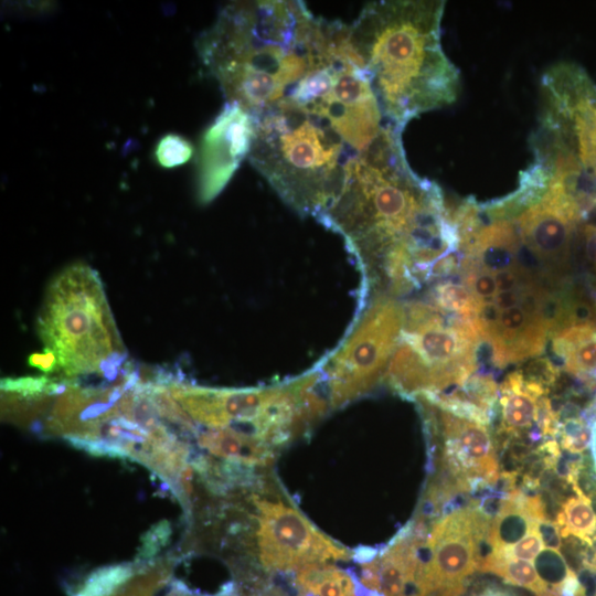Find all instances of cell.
<instances>
[{
    "instance_id": "cell-1",
    "label": "cell",
    "mask_w": 596,
    "mask_h": 596,
    "mask_svg": "<svg viewBox=\"0 0 596 596\" xmlns=\"http://www.w3.org/2000/svg\"><path fill=\"white\" fill-rule=\"evenodd\" d=\"M402 132L390 124L349 161L341 190L320 221L344 237L366 291L381 276H428L459 249L453 211L440 187L409 168Z\"/></svg>"
},
{
    "instance_id": "cell-2",
    "label": "cell",
    "mask_w": 596,
    "mask_h": 596,
    "mask_svg": "<svg viewBox=\"0 0 596 596\" xmlns=\"http://www.w3.org/2000/svg\"><path fill=\"white\" fill-rule=\"evenodd\" d=\"M454 216L459 258L448 276L472 297V322L492 368L540 356L547 340L572 321V290L549 281L512 217L489 216L471 198Z\"/></svg>"
},
{
    "instance_id": "cell-3",
    "label": "cell",
    "mask_w": 596,
    "mask_h": 596,
    "mask_svg": "<svg viewBox=\"0 0 596 596\" xmlns=\"http://www.w3.org/2000/svg\"><path fill=\"white\" fill-rule=\"evenodd\" d=\"M336 23L315 17L302 1H237L200 36L198 52L227 103L254 117L324 58Z\"/></svg>"
},
{
    "instance_id": "cell-4",
    "label": "cell",
    "mask_w": 596,
    "mask_h": 596,
    "mask_svg": "<svg viewBox=\"0 0 596 596\" xmlns=\"http://www.w3.org/2000/svg\"><path fill=\"white\" fill-rule=\"evenodd\" d=\"M443 0L366 3L347 42L386 120L404 129L419 115L456 102L460 72L441 45Z\"/></svg>"
},
{
    "instance_id": "cell-5",
    "label": "cell",
    "mask_w": 596,
    "mask_h": 596,
    "mask_svg": "<svg viewBox=\"0 0 596 596\" xmlns=\"http://www.w3.org/2000/svg\"><path fill=\"white\" fill-rule=\"evenodd\" d=\"M253 118L251 163L287 204L320 222L361 151L311 102L285 96Z\"/></svg>"
},
{
    "instance_id": "cell-6",
    "label": "cell",
    "mask_w": 596,
    "mask_h": 596,
    "mask_svg": "<svg viewBox=\"0 0 596 596\" xmlns=\"http://www.w3.org/2000/svg\"><path fill=\"white\" fill-rule=\"evenodd\" d=\"M38 332L66 380L95 375L115 381L128 364L102 280L86 264H73L52 280Z\"/></svg>"
},
{
    "instance_id": "cell-7",
    "label": "cell",
    "mask_w": 596,
    "mask_h": 596,
    "mask_svg": "<svg viewBox=\"0 0 596 596\" xmlns=\"http://www.w3.org/2000/svg\"><path fill=\"white\" fill-rule=\"evenodd\" d=\"M166 380L171 395L198 428L235 429L277 449L323 415L313 373L266 389L195 386L173 380L172 373H167Z\"/></svg>"
},
{
    "instance_id": "cell-8",
    "label": "cell",
    "mask_w": 596,
    "mask_h": 596,
    "mask_svg": "<svg viewBox=\"0 0 596 596\" xmlns=\"http://www.w3.org/2000/svg\"><path fill=\"white\" fill-rule=\"evenodd\" d=\"M403 307V329L385 375L396 393L426 397L460 386L479 372L481 340L471 321L428 302Z\"/></svg>"
},
{
    "instance_id": "cell-9",
    "label": "cell",
    "mask_w": 596,
    "mask_h": 596,
    "mask_svg": "<svg viewBox=\"0 0 596 596\" xmlns=\"http://www.w3.org/2000/svg\"><path fill=\"white\" fill-rule=\"evenodd\" d=\"M541 97L533 153L596 179V84L582 66L560 62L542 75Z\"/></svg>"
},
{
    "instance_id": "cell-10",
    "label": "cell",
    "mask_w": 596,
    "mask_h": 596,
    "mask_svg": "<svg viewBox=\"0 0 596 596\" xmlns=\"http://www.w3.org/2000/svg\"><path fill=\"white\" fill-rule=\"evenodd\" d=\"M263 475L257 477L246 499L252 523L253 553L270 573L299 571L315 563L348 561L353 554L319 531Z\"/></svg>"
},
{
    "instance_id": "cell-11",
    "label": "cell",
    "mask_w": 596,
    "mask_h": 596,
    "mask_svg": "<svg viewBox=\"0 0 596 596\" xmlns=\"http://www.w3.org/2000/svg\"><path fill=\"white\" fill-rule=\"evenodd\" d=\"M404 323V307L376 298L340 349L321 369L330 408L366 394L385 379Z\"/></svg>"
},
{
    "instance_id": "cell-12",
    "label": "cell",
    "mask_w": 596,
    "mask_h": 596,
    "mask_svg": "<svg viewBox=\"0 0 596 596\" xmlns=\"http://www.w3.org/2000/svg\"><path fill=\"white\" fill-rule=\"evenodd\" d=\"M424 414L437 475L447 476L468 491L496 485L500 478L497 447L488 425L464 418L417 400Z\"/></svg>"
},
{
    "instance_id": "cell-13",
    "label": "cell",
    "mask_w": 596,
    "mask_h": 596,
    "mask_svg": "<svg viewBox=\"0 0 596 596\" xmlns=\"http://www.w3.org/2000/svg\"><path fill=\"white\" fill-rule=\"evenodd\" d=\"M490 517L476 501L445 513L427 531L415 584H464L478 570ZM413 586V587H414Z\"/></svg>"
},
{
    "instance_id": "cell-14",
    "label": "cell",
    "mask_w": 596,
    "mask_h": 596,
    "mask_svg": "<svg viewBox=\"0 0 596 596\" xmlns=\"http://www.w3.org/2000/svg\"><path fill=\"white\" fill-rule=\"evenodd\" d=\"M255 123L237 104L226 103L202 135L198 153V198L214 200L249 155Z\"/></svg>"
},
{
    "instance_id": "cell-15",
    "label": "cell",
    "mask_w": 596,
    "mask_h": 596,
    "mask_svg": "<svg viewBox=\"0 0 596 596\" xmlns=\"http://www.w3.org/2000/svg\"><path fill=\"white\" fill-rule=\"evenodd\" d=\"M428 529L414 520L379 555L363 562L362 585L381 596H406L414 586Z\"/></svg>"
},
{
    "instance_id": "cell-16",
    "label": "cell",
    "mask_w": 596,
    "mask_h": 596,
    "mask_svg": "<svg viewBox=\"0 0 596 596\" xmlns=\"http://www.w3.org/2000/svg\"><path fill=\"white\" fill-rule=\"evenodd\" d=\"M545 520L549 519L540 496H526L520 489H512L491 520L486 540L491 550L489 553L496 554L511 547Z\"/></svg>"
},
{
    "instance_id": "cell-17",
    "label": "cell",
    "mask_w": 596,
    "mask_h": 596,
    "mask_svg": "<svg viewBox=\"0 0 596 596\" xmlns=\"http://www.w3.org/2000/svg\"><path fill=\"white\" fill-rule=\"evenodd\" d=\"M194 437L212 456L251 469L270 467L278 453L263 439L231 428L198 429Z\"/></svg>"
},
{
    "instance_id": "cell-18",
    "label": "cell",
    "mask_w": 596,
    "mask_h": 596,
    "mask_svg": "<svg viewBox=\"0 0 596 596\" xmlns=\"http://www.w3.org/2000/svg\"><path fill=\"white\" fill-rule=\"evenodd\" d=\"M299 594L307 596H353L358 585L350 574L330 563H315L297 571Z\"/></svg>"
},
{
    "instance_id": "cell-19",
    "label": "cell",
    "mask_w": 596,
    "mask_h": 596,
    "mask_svg": "<svg viewBox=\"0 0 596 596\" xmlns=\"http://www.w3.org/2000/svg\"><path fill=\"white\" fill-rule=\"evenodd\" d=\"M478 571L500 576L509 584L531 590L535 596H561L540 576L533 564L526 561L488 554L482 557Z\"/></svg>"
},
{
    "instance_id": "cell-20",
    "label": "cell",
    "mask_w": 596,
    "mask_h": 596,
    "mask_svg": "<svg viewBox=\"0 0 596 596\" xmlns=\"http://www.w3.org/2000/svg\"><path fill=\"white\" fill-rule=\"evenodd\" d=\"M134 576L130 564L99 567L91 573L73 596H113Z\"/></svg>"
},
{
    "instance_id": "cell-21",
    "label": "cell",
    "mask_w": 596,
    "mask_h": 596,
    "mask_svg": "<svg viewBox=\"0 0 596 596\" xmlns=\"http://www.w3.org/2000/svg\"><path fill=\"white\" fill-rule=\"evenodd\" d=\"M192 155V145L175 134L164 135L156 147V159L164 168L181 166L188 162Z\"/></svg>"
},
{
    "instance_id": "cell-22",
    "label": "cell",
    "mask_w": 596,
    "mask_h": 596,
    "mask_svg": "<svg viewBox=\"0 0 596 596\" xmlns=\"http://www.w3.org/2000/svg\"><path fill=\"white\" fill-rule=\"evenodd\" d=\"M544 547L545 545L540 531V524H538L511 547H508L500 553L488 554L497 557L533 562L536 555H539Z\"/></svg>"
},
{
    "instance_id": "cell-23",
    "label": "cell",
    "mask_w": 596,
    "mask_h": 596,
    "mask_svg": "<svg viewBox=\"0 0 596 596\" xmlns=\"http://www.w3.org/2000/svg\"><path fill=\"white\" fill-rule=\"evenodd\" d=\"M168 576L164 567L153 568L129 581L113 596H155Z\"/></svg>"
},
{
    "instance_id": "cell-24",
    "label": "cell",
    "mask_w": 596,
    "mask_h": 596,
    "mask_svg": "<svg viewBox=\"0 0 596 596\" xmlns=\"http://www.w3.org/2000/svg\"><path fill=\"white\" fill-rule=\"evenodd\" d=\"M171 530L168 522L162 521L155 525L153 529L146 533L143 543L139 556L141 558H147L152 556L156 552L166 544L170 536Z\"/></svg>"
},
{
    "instance_id": "cell-25",
    "label": "cell",
    "mask_w": 596,
    "mask_h": 596,
    "mask_svg": "<svg viewBox=\"0 0 596 596\" xmlns=\"http://www.w3.org/2000/svg\"><path fill=\"white\" fill-rule=\"evenodd\" d=\"M414 592L408 596H460L464 593V584H421L413 587Z\"/></svg>"
},
{
    "instance_id": "cell-26",
    "label": "cell",
    "mask_w": 596,
    "mask_h": 596,
    "mask_svg": "<svg viewBox=\"0 0 596 596\" xmlns=\"http://www.w3.org/2000/svg\"><path fill=\"white\" fill-rule=\"evenodd\" d=\"M30 364L34 368L42 370L43 372H57V362L55 356L45 351L42 353H36L30 356Z\"/></svg>"
},
{
    "instance_id": "cell-27",
    "label": "cell",
    "mask_w": 596,
    "mask_h": 596,
    "mask_svg": "<svg viewBox=\"0 0 596 596\" xmlns=\"http://www.w3.org/2000/svg\"><path fill=\"white\" fill-rule=\"evenodd\" d=\"M482 596H502L500 594H486V595H482Z\"/></svg>"
}]
</instances>
